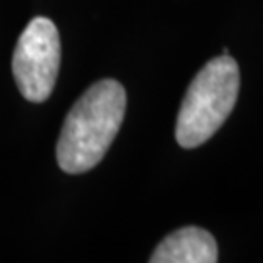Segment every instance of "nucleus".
Segmentation results:
<instances>
[{
	"mask_svg": "<svg viewBox=\"0 0 263 263\" xmlns=\"http://www.w3.org/2000/svg\"><path fill=\"white\" fill-rule=\"evenodd\" d=\"M127 94L117 80L92 84L68 111L57 142V162L66 174L96 168L121 127Z\"/></svg>",
	"mask_w": 263,
	"mask_h": 263,
	"instance_id": "obj_1",
	"label": "nucleus"
},
{
	"mask_svg": "<svg viewBox=\"0 0 263 263\" xmlns=\"http://www.w3.org/2000/svg\"><path fill=\"white\" fill-rule=\"evenodd\" d=\"M240 92V70L228 53L209 61L191 80L176 121L181 148H197L215 135L232 113Z\"/></svg>",
	"mask_w": 263,
	"mask_h": 263,
	"instance_id": "obj_2",
	"label": "nucleus"
},
{
	"mask_svg": "<svg viewBox=\"0 0 263 263\" xmlns=\"http://www.w3.org/2000/svg\"><path fill=\"white\" fill-rule=\"evenodd\" d=\"M61 66V37L49 18L37 16L22 31L14 57L12 74L20 94L28 102H45L53 88Z\"/></svg>",
	"mask_w": 263,
	"mask_h": 263,
	"instance_id": "obj_3",
	"label": "nucleus"
},
{
	"mask_svg": "<svg viewBox=\"0 0 263 263\" xmlns=\"http://www.w3.org/2000/svg\"><path fill=\"white\" fill-rule=\"evenodd\" d=\"M215 236L199 226H183L168 234L151 255V263H215Z\"/></svg>",
	"mask_w": 263,
	"mask_h": 263,
	"instance_id": "obj_4",
	"label": "nucleus"
}]
</instances>
